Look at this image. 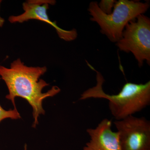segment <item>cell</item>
<instances>
[{
	"mask_svg": "<svg viewBox=\"0 0 150 150\" xmlns=\"http://www.w3.org/2000/svg\"><path fill=\"white\" fill-rule=\"evenodd\" d=\"M122 150H150V122L130 115L113 122Z\"/></svg>",
	"mask_w": 150,
	"mask_h": 150,
	"instance_id": "5",
	"label": "cell"
},
{
	"mask_svg": "<svg viewBox=\"0 0 150 150\" xmlns=\"http://www.w3.org/2000/svg\"><path fill=\"white\" fill-rule=\"evenodd\" d=\"M111 126V120L104 118L95 128L87 129L90 139L83 150H122L118 133L112 131Z\"/></svg>",
	"mask_w": 150,
	"mask_h": 150,
	"instance_id": "7",
	"label": "cell"
},
{
	"mask_svg": "<svg viewBox=\"0 0 150 150\" xmlns=\"http://www.w3.org/2000/svg\"><path fill=\"white\" fill-rule=\"evenodd\" d=\"M87 63L92 70L96 72V84L83 92L80 100H84L90 98L108 100L109 110L116 121L133 115L149 105L150 81L144 84L127 83L117 94H108L105 92L103 88L105 81L103 76Z\"/></svg>",
	"mask_w": 150,
	"mask_h": 150,
	"instance_id": "2",
	"label": "cell"
},
{
	"mask_svg": "<svg viewBox=\"0 0 150 150\" xmlns=\"http://www.w3.org/2000/svg\"><path fill=\"white\" fill-rule=\"evenodd\" d=\"M47 70L46 67H28L20 59L12 62L10 68L0 66V77L5 83L9 92L6 98L11 101L16 109V97L22 98L29 103L33 110V128L38 124L39 115L45 114L42 106L43 100L61 91L59 87L54 86L47 92L42 93L43 88L49 84L40 78Z\"/></svg>",
	"mask_w": 150,
	"mask_h": 150,
	"instance_id": "1",
	"label": "cell"
},
{
	"mask_svg": "<svg viewBox=\"0 0 150 150\" xmlns=\"http://www.w3.org/2000/svg\"><path fill=\"white\" fill-rule=\"evenodd\" d=\"M53 0H28L23 4V13L17 16H11L8 18L11 23H23L30 20H36L50 25L56 30L60 38L66 41L74 40L77 37L76 30H67L61 28L49 18L47 10L50 5L55 4Z\"/></svg>",
	"mask_w": 150,
	"mask_h": 150,
	"instance_id": "6",
	"label": "cell"
},
{
	"mask_svg": "<svg viewBox=\"0 0 150 150\" xmlns=\"http://www.w3.org/2000/svg\"><path fill=\"white\" fill-rule=\"evenodd\" d=\"M117 1L115 0H102L98 4L100 10L106 14H110Z\"/></svg>",
	"mask_w": 150,
	"mask_h": 150,
	"instance_id": "9",
	"label": "cell"
},
{
	"mask_svg": "<svg viewBox=\"0 0 150 150\" xmlns=\"http://www.w3.org/2000/svg\"><path fill=\"white\" fill-rule=\"evenodd\" d=\"M150 7L149 2L119 0L115 3L112 12L106 14L100 10L98 3H90L88 11L91 21L95 22L100 31L112 42H118L122 36L126 25L140 14H144Z\"/></svg>",
	"mask_w": 150,
	"mask_h": 150,
	"instance_id": "3",
	"label": "cell"
},
{
	"mask_svg": "<svg viewBox=\"0 0 150 150\" xmlns=\"http://www.w3.org/2000/svg\"><path fill=\"white\" fill-rule=\"evenodd\" d=\"M116 45L120 51L132 53L139 67H142L145 61L149 65L150 19L140 14L129 22Z\"/></svg>",
	"mask_w": 150,
	"mask_h": 150,
	"instance_id": "4",
	"label": "cell"
},
{
	"mask_svg": "<svg viewBox=\"0 0 150 150\" xmlns=\"http://www.w3.org/2000/svg\"><path fill=\"white\" fill-rule=\"evenodd\" d=\"M2 1L0 0V7H1V3ZM5 21L4 19L2 17L0 16V27H2L4 25V23Z\"/></svg>",
	"mask_w": 150,
	"mask_h": 150,
	"instance_id": "10",
	"label": "cell"
},
{
	"mask_svg": "<svg viewBox=\"0 0 150 150\" xmlns=\"http://www.w3.org/2000/svg\"><path fill=\"white\" fill-rule=\"evenodd\" d=\"M0 77V79H1ZM18 119L21 118L20 115L17 109L6 110H4L0 105V122L6 118Z\"/></svg>",
	"mask_w": 150,
	"mask_h": 150,
	"instance_id": "8",
	"label": "cell"
}]
</instances>
